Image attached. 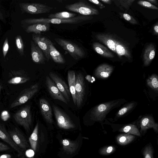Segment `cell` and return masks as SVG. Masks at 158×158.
I'll use <instances>...</instances> for the list:
<instances>
[{"instance_id": "1", "label": "cell", "mask_w": 158, "mask_h": 158, "mask_svg": "<svg viewBox=\"0 0 158 158\" xmlns=\"http://www.w3.org/2000/svg\"><path fill=\"white\" fill-rule=\"evenodd\" d=\"M96 38L100 42L106 46L115 53L119 57L124 56L130 60L131 56L127 47L123 42L116 39L114 36L107 34H97Z\"/></svg>"}, {"instance_id": "2", "label": "cell", "mask_w": 158, "mask_h": 158, "mask_svg": "<svg viewBox=\"0 0 158 158\" xmlns=\"http://www.w3.org/2000/svg\"><path fill=\"white\" fill-rule=\"evenodd\" d=\"M126 101L124 99H120L102 103L95 106L90 112L91 119L94 122H102L110 111L120 106Z\"/></svg>"}, {"instance_id": "3", "label": "cell", "mask_w": 158, "mask_h": 158, "mask_svg": "<svg viewBox=\"0 0 158 158\" xmlns=\"http://www.w3.org/2000/svg\"><path fill=\"white\" fill-rule=\"evenodd\" d=\"M92 18L93 17L92 16L82 15L65 19L43 18L39 19L29 18L22 20L21 22V23L22 25H23L28 24L31 25L39 23H47L54 24H76L84 21L89 20Z\"/></svg>"}, {"instance_id": "4", "label": "cell", "mask_w": 158, "mask_h": 158, "mask_svg": "<svg viewBox=\"0 0 158 158\" xmlns=\"http://www.w3.org/2000/svg\"><path fill=\"white\" fill-rule=\"evenodd\" d=\"M55 40L75 60H81L85 56V53L83 49L76 44L61 38H56Z\"/></svg>"}, {"instance_id": "5", "label": "cell", "mask_w": 158, "mask_h": 158, "mask_svg": "<svg viewBox=\"0 0 158 158\" xmlns=\"http://www.w3.org/2000/svg\"><path fill=\"white\" fill-rule=\"evenodd\" d=\"M14 118L26 131H30L32 122L30 106L27 105L21 108L14 114Z\"/></svg>"}, {"instance_id": "6", "label": "cell", "mask_w": 158, "mask_h": 158, "mask_svg": "<svg viewBox=\"0 0 158 158\" xmlns=\"http://www.w3.org/2000/svg\"><path fill=\"white\" fill-rule=\"evenodd\" d=\"M65 8L69 11L77 12L83 15H98L99 14L97 9L83 1L67 5Z\"/></svg>"}, {"instance_id": "7", "label": "cell", "mask_w": 158, "mask_h": 158, "mask_svg": "<svg viewBox=\"0 0 158 158\" xmlns=\"http://www.w3.org/2000/svg\"><path fill=\"white\" fill-rule=\"evenodd\" d=\"M22 13L38 14L50 12L53 8L39 3H20L19 4Z\"/></svg>"}, {"instance_id": "8", "label": "cell", "mask_w": 158, "mask_h": 158, "mask_svg": "<svg viewBox=\"0 0 158 158\" xmlns=\"http://www.w3.org/2000/svg\"><path fill=\"white\" fill-rule=\"evenodd\" d=\"M52 107L57 125L60 128L69 129L75 128L74 124L67 114L55 105Z\"/></svg>"}, {"instance_id": "9", "label": "cell", "mask_w": 158, "mask_h": 158, "mask_svg": "<svg viewBox=\"0 0 158 158\" xmlns=\"http://www.w3.org/2000/svg\"><path fill=\"white\" fill-rule=\"evenodd\" d=\"M39 85L35 84L30 87L23 89L20 93L16 99L11 103V108L21 105L27 102L38 92Z\"/></svg>"}, {"instance_id": "10", "label": "cell", "mask_w": 158, "mask_h": 158, "mask_svg": "<svg viewBox=\"0 0 158 158\" xmlns=\"http://www.w3.org/2000/svg\"><path fill=\"white\" fill-rule=\"evenodd\" d=\"M75 89L76 105L79 107L83 102L85 92L84 77L81 73H77L76 75Z\"/></svg>"}, {"instance_id": "11", "label": "cell", "mask_w": 158, "mask_h": 158, "mask_svg": "<svg viewBox=\"0 0 158 158\" xmlns=\"http://www.w3.org/2000/svg\"><path fill=\"white\" fill-rule=\"evenodd\" d=\"M8 133L13 141L22 151H24L29 147L26 138L17 128L8 131Z\"/></svg>"}, {"instance_id": "12", "label": "cell", "mask_w": 158, "mask_h": 158, "mask_svg": "<svg viewBox=\"0 0 158 158\" xmlns=\"http://www.w3.org/2000/svg\"><path fill=\"white\" fill-rule=\"evenodd\" d=\"M32 39L42 51L46 60L48 61L51 59L49 52V39L35 34H32Z\"/></svg>"}, {"instance_id": "13", "label": "cell", "mask_w": 158, "mask_h": 158, "mask_svg": "<svg viewBox=\"0 0 158 158\" xmlns=\"http://www.w3.org/2000/svg\"><path fill=\"white\" fill-rule=\"evenodd\" d=\"M49 75V77L54 82L65 99L67 101L69 102L71 93L68 85L56 73L50 72Z\"/></svg>"}, {"instance_id": "14", "label": "cell", "mask_w": 158, "mask_h": 158, "mask_svg": "<svg viewBox=\"0 0 158 158\" xmlns=\"http://www.w3.org/2000/svg\"><path fill=\"white\" fill-rule=\"evenodd\" d=\"M46 84L49 93L53 99L59 100L67 104V101L54 82L48 76H46Z\"/></svg>"}, {"instance_id": "15", "label": "cell", "mask_w": 158, "mask_h": 158, "mask_svg": "<svg viewBox=\"0 0 158 158\" xmlns=\"http://www.w3.org/2000/svg\"><path fill=\"white\" fill-rule=\"evenodd\" d=\"M140 132H145L148 129L152 128L155 132H158V124L156 123L153 117L150 115H146L142 117L140 121Z\"/></svg>"}, {"instance_id": "16", "label": "cell", "mask_w": 158, "mask_h": 158, "mask_svg": "<svg viewBox=\"0 0 158 158\" xmlns=\"http://www.w3.org/2000/svg\"><path fill=\"white\" fill-rule=\"evenodd\" d=\"M31 54L33 61L37 64H44L46 59L43 52L32 40L31 41Z\"/></svg>"}, {"instance_id": "17", "label": "cell", "mask_w": 158, "mask_h": 158, "mask_svg": "<svg viewBox=\"0 0 158 158\" xmlns=\"http://www.w3.org/2000/svg\"><path fill=\"white\" fill-rule=\"evenodd\" d=\"M0 138L9 144L15 150L19 156H23L22 151L17 146L11 139L5 128L4 125L0 123Z\"/></svg>"}, {"instance_id": "18", "label": "cell", "mask_w": 158, "mask_h": 158, "mask_svg": "<svg viewBox=\"0 0 158 158\" xmlns=\"http://www.w3.org/2000/svg\"><path fill=\"white\" fill-rule=\"evenodd\" d=\"M41 112L45 120L49 123H52L53 120L51 106L48 102L44 98H41L39 101Z\"/></svg>"}, {"instance_id": "19", "label": "cell", "mask_w": 158, "mask_h": 158, "mask_svg": "<svg viewBox=\"0 0 158 158\" xmlns=\"http://www.w3.org/2000/svg\"><path fill=\"white\" fill-rule=\"evenodd\" d=\"M114 67L107 64L100 65L96 69L94 76L97 78L105 79L109 77L114 70Z\"/></svg>"}, {"instance_id": "20", "label": "cell", "mask_w": 158, "mask_h": 158, "mask_svg": "<svg viewBox=\"0 0 158 158\" xmlns=\"http://www.w3.org/2000/svg\"><path fill=\"white\" fill-rule=\"evenodd\" d=\"M50 26V23H39L24 27V29L27 33H33L36 35H40L41 32L48 31Z\"/></svg>"}, {"instance_id": "21", "label": "cell", "mask_w": 158, "mask_h": 158, "mask_svg": "<svg viewBox=\"0 0 158 158\" xmlns=\"http://www.w3.org/2000/svg\"><path fill=\"white\" fill-rule=\"evenodd\" d=\"M155 48L153 44L148 45L144 51L143 56L144 65L148 66L155 57Z\"/></svg>"}, {"instance_id": "22", "label": "cell", "mask_w": 158, "mask_h": 158, "mask_svg": "<svg viewBox=\"0 0 158 158\" xmlns=\"http://www.w3.org/2000/svg\"><path fill=\"white\" fill-rule=\"evenodd\" d=\"M68 80L69 88L75 105H76L75 92L76 74L73 70H69L68 73Z\"/></svg>"}, {"instance_id": "23", "label": "cell", "mask_w": 158, "mask_h": 158, "mask_svg": "<svg viewBox=\"0 0 158 158\" xmlns=\"http://www.w3.org/2000/svg\"><path fill=\"white\" fill-rule=\"evenodd\" d=\"M137 104V102L134 101H132L126 103L117 112L114 120L116 121L125 116L132 110Z\"/></svg>"}, {"instance_id": "24", "label": "cell", "mask_w": 158, "mask_h": 158, "mask_svg": "<svg viewBox=\"0 0 158 158\" xmlns=\"http://www.w3.org/2000/svg\"><path fill=\"white\" fill-rule=\"evenodd\" d=\"M49 52L50 56L55 63L64 64L65 61L62 55L58 51L54 46L53 43L49 40Z\"/></svg>"}, {"instance_id": "25", "label": "cell", "mask_w": 158, "mask_h": 158, "mask_svg": "<svg viewBox=\"0 0 158 158\" xmlns=\"http://www.w3.org/2000/svg\"><path fill=\"white\" fill-rule=\"evenodd\" d=\"M62 144L64 150L70 154L75 153L79 146L78 143L77 141H71L67 139H63Z\"/></svg>"}, {"instance_id": "26", "label": "cell", "mask_w": 158, "mask_h": 158, "mask_svg": "<svg viewBox=\"0 0 158 158\" xmlns=\"http://www.w3.org/2000/svg\"><path fill=\"white\" fill-rule=\"evenodd\" d=\"M93 47L97 53L103 57L110 58L114 57V55L109 50L99 43H94Z\"/></svg>"}, {"instance_id": "27", "label": "cell", "mask_w": 158, "mask_h": 158, "mask_svg": "<svg viewBox=\"0 0 158 158\" xmlns=\"http://www.w3.org/2000/svg\"><path fill=\"white\" fill-rule=\"evenodd\" d=\"M135 138V135L128 133L118 135L116 138V141L119 145L124 146L132 142Z\"/></svg>"}, {"instance_id": "28", "label": "cell", "mask_w": 158, "mask_h": 158, "mask_svg": "<svg viewBox=\"0 0 158 158\" xmlns=\"http://www.w3.org/2000/svg\"><path fill=\"white\" fill-rule=\"evenodd\" d=\"M119 131L126 133L141 136V134L138 129L136 126L133 124L125 125L120 128Z\"/></svg>"}, {"instance_id": "29", "label": "cell", "mask_w": 158, "mask_h": 158, "mask_svg": "<svg viewBox=\"0 0 158 158\" xmlns=\"http://www.w3.org/2000/svg\"><path fill=\"white\" fill-rule=\"evenodd\" d=\"M39 123L37 122L35 128L29 138V141L31 149L35 151L36 150L38 140Z\"/></svg>"}, {"instance_id": "30", "label": "cell", "mask_w": 158, "mask_h": 158, "mask_svg": "<svg viewBox=\"0 0 158 158\" xmlns=\"http://www.w3.org/2000/svg\"><path fill=\"white\" fill-rule=\"evenodd\" d=\"M77 14L74 13L67 11H63L51 14L48 15V18L50 19H65L71 18L76 16Z\"/></svg>"}, {"instance_id": "31", "label": "cell", "mask_w": 158, "mask_h": 158, "mask_svg": "<svg viewBox=\"0 0 158 158\" xmlns=\"http://www.w3.org/2000/svg\"><path fill=\"white\" fill-rule=\"evenodd\" d=\"M147 85L153 90L157 91L158 90V79L155 74H152L147 80Z\"/></svg>"}, {"instance_id": "32", "label": "cell", "mask_w": 158, "mask_h": 158, "mask_svg": "<svg viewBox=\"0 0 158 158\" xmlns=\"http://www.w3.org/2000/svg\"><path fill=\"white\" fill-rule=\"evenodd\" d=\"M15 44L17 50L21 56L24 55V45L22 37L18 35L15 38Z\"/></svg>"}, {"instance_id": "33", "label": "cell", "mask_w": 158, "mask_h": 158, "mask_svg": "<svg viewBox=\"0 0 158 158\" xmlns=\"http://www.w3.org/2000/svg\"><path fill=\"white\" fill-rule=\"evenodd\" d=\"M154 149L151 144L150 143L145 146L143 151L144 158H154Z\"/></svg>"}, {"instance_id": "34", "label": "cell", "mask_w": 158, "mask_h": 158, "mask_svg": "<svg viewBox=\"0 0 158 158\" xmlns=\"http://www.w3.org/2000/svg\"><path fill=\"white\" fill-rule=\"evenodd\" d=\"M29 80L28 77L22 76H16L12 78L7 82L9 84H18L24 83Z\"/></svg>"}, {"instance_id": "35", "label": "cell", "mask_w": 158, "mask_h": 158, "mask_svg": "<svg viewBox=\"0 0 158 158\" xmlns=\"http://www.w3.org/2000/svg\"><path fill=\"white\" fill-rule=\"evenodd\" d=\"M115 150L116 148L113 146H106L100 148L99 153L101 155L107 156L113 153Z\"/></svg>"}, {"instance_id": "36", "label": "cell", "mask_w": 158, "mask_h": 158, "mask_svg": "<svg viewBox=\"0 0 158 158\" xmlns=\"http://www.w3.org/2000/svg\"><path fill=\"white\" fill-rule=\"evenodd\" d=\"M137 3L140 6L146 8L153 10H158L157 7L147 1H139L137 2Z\"/></svg>"}, {"instance_id": "37", "label": "cell", "mask_w": 158, "mask_h": 158, "mask_svg": "<svg viewBox=\"0 0 158 158\" xmlns=\"http://www.w3.org/2000/svg\"><path fill=\"white\" fill-rule=\"evenodd\" d=\"M135 0H118L119 5L127 10H128L130 6Z\"/></svg>"}, {"instance_id": "38", "label": "cell", "mask_w": 158, "mask_h": 158, "mask_svg": "<svg viewBox=\"0 0 158 158\" xmlns=\"http://www.w3.org/2000/svg\"><path fill=\"white\" fill-rule=\"evenodd\" d=\"M121 15L125 20L130 23L133 24H137L138 22L136 19L126 13L121 14Z\"/></svg>"}, {"instance_id": "39", "label": "cell", "mask_w": 158, "mask_h": 158, "mask_svg": "<svg viewBox=\"0 0 158 158\" xmlns=\"http://www.w3.org/2000/svg\"><path fill=\"white\" fill-rule=\"evenodd\" d=\"M9 48L8 38L6 37L3 44L2 47V54L3 57L5 58L8 52Z\"/></svg>"}, {"instance_id": "40", "label": "cell", "mask_w": 158, "mask_h": 158, "mask_svg": "<svg viewBox=\"0 0 158 158\" xmlns=\"http://www.w3.org/2000/svg\"><path fill=\"white\" fill-rule=\"evenodd\" d=\"M10 118V115L8 111L6 110L3 111L1 114V118L4 121L7 120Z\"/></svg>"}, {"instance_id": "41", "label": "cell", "mask_w": 158, "mask_h": 158, "mask_svg": "<svg viewBox=\"0 0 158 158\" xmlns=\"http://www.w3.org/2000/svg\"><path fill=\"white\" fill-rule=\"evenodd\" d=\"M89 1L97 5L100 9L103 8L105 6L101 2L97 0H89Z\"/></svg>"}, {"instance_id": "42", "label": "cell", "mask_w": 158, "mask_h": 158, "mask_svg": "<svg viewBox=\"0 0 158 158\" xmlns=\"http://www.w3.org/2000/svg\"><path fill=\"white\" fill-rule=\"evenodd\" d=\"M10 149V148L8 146L0 142V151H6Z\"/></svg>"}, {"instance_id": "43", "label": "cell", "mask_w": 158, "mask_h": 158, "mask_svg": "<svg viewBox=\"0 0 158 158\" xmlns=\"http://www.w3.org/2000/svg\"><path fill=\"white\" fill-rule=\"evenodd\" d=\"M34 154V151L32 149H29L27 150L26 152V155L28 157L31 158L33 157Z\"/></svg>"}, {"instance_id": "44", "label": "cell", "mask_w": 158, "mask_h": 158, "mask_svg": "<svg viewBox=\"0 0 158 158\" xmlns=\"http://www.w3.org/2000/svg\"><path fill=\"white\" fill-rule=\"evenodd\" d=\"M0 20H1L4 23H6V21L5 19L4 18L3 15L2 14V12L0 10Z\"/></svg>"}, {"instance_id": "45", "label": "cell", "mask_w": 158, "mask_h": 158, "mask_svg": "<svg viewBox=\"0 0 158 158\" xmlns=\"http://www.w3.org/2000/svg\"><path fill=\"white\" fill-rule=\"evenodd\" d=\"M0 158H11V156L9 154H5L0 156Z\"/></svg>"}, {"instance_id": "46", "label": "cell", "mask_w": 158, "mask_h": 158, "mask_svg": "<svg viewBox=\"0 0 158 158\" xmlns=\"http://www.w3.org/2000/svg\"><path fill=\"white\" fill-rule=\"evenodd\" d=\"M154 30L155 34L157 35L158 34V25L157 23L154 26Z\"/></svg>"}, {"instance_id": "47", "label": "cell", "mask_w": 158, "mask_h": 158, "mask_svg": "<svg viewBox=\"0 0 158 158\" xmlns=\"http://www.w3.org/2000/svg\"><path fill=\"white\" fill-rule=\"evenodd\" d=\"M100 1L108 4H110L112 3V1L110 0H100Z\"/></svg>"}, {"instance_id": "48", "label": "cell", "mask_w": 158, "mask_h": 158, "mask_svg": "<svg viewBox=\"0 0 158 158\" xmlns=\"http://www.w3.org/2000/svg\"><path fill=\"white\" fill-rule=\"evenodd\" d=\"M147 1L150 2L151 4L152 3L156 5H157V1L156 0H147Z\"/></svg>"}, {"instance_id": "49", "label": "cell", "mask_w": 158, "mask_h": 158, "mask_svg": "<svg viewBox=\"0 0 158 158\" xmlns=\"http://www.w3.org/2000/svg\"><path fill=\"white\" fill-rule=\"evenodd\" d=\"M85 78L87 80L90 82H91L92 80L91 77L89 75H87L86 77Z\"/></svg>"}, {"instance_id": "50", "label": "cell", "mask_w": 158, "mask_h": 158, "mask_svg": "<svg viewBox=\"0 0 158 158\" xmlns=\"http://www.w3.org/2000/svg\"><path fill=\"white\" fill-rule=\"evenodd\" d=\"M2 88V86L0 85V94L1 92V89Z\"/></svg>"}, {"instance_id": "51", "label": "cell", "mask_w": 158, "mask_h": 158, "mask_svg": "<svg viewBox=\"0 0 158 158\" xmlns=\"http://www.w3.org/2000/svg\"><path fill=\"white\" fill-rule=\"evenodd\" d=\"M0 28H1V27H0Z\"/></svg>"}]
</instances>
